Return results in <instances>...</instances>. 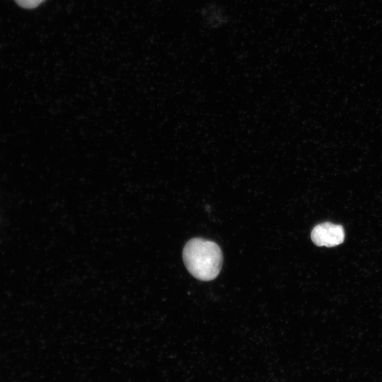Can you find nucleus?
<instances>
[{
	"mask_svg": "<svg viewBox=\"0 0 382 382\" xmlns=\"http://www.w3.org/2000/svg\"><path fill=\"white\" fill-rule=\"evenodd\" d=\"M183 257L190 273L202 281L215 279L222 266L223 256L219 246L201 238H192L185 244Z\"/></svg>",
	"mask_w": 382,
	"mask_h": 382,
	"instance_id": "1",
	"label": "nucleus"
},
{
	"mask_svg": "<svg viewBox=\"0 0 382 382\" xmlns=\"http://www.w3.org/2000/svg\"><path fill=\"white\" fill-rule=\"evenodd\" d=\"M16 4L25 8H34L38 6L43 0H15Z\"/></svg>",
	"mask_w": 382,
	"mask_h": 382,
	"instance_id": "3",
	"label": "nucleus"
},
{
	"mask_svg": "<svg viewBox=\"0 0 382 382\" xmlns=\"http://www.w3.org/2000/svg\"><path fill=\"white\" fill-rule=\"evenodd\" d=\"M311 237L316 245L333 247L343 242L345 231L340 225L324 222L313 228Z\"/></svg>",
	"mask_w": 382,
	"mask_h": 382,
	"instance_id": "2",
	"label": "nucleus"
}]
</instances>
